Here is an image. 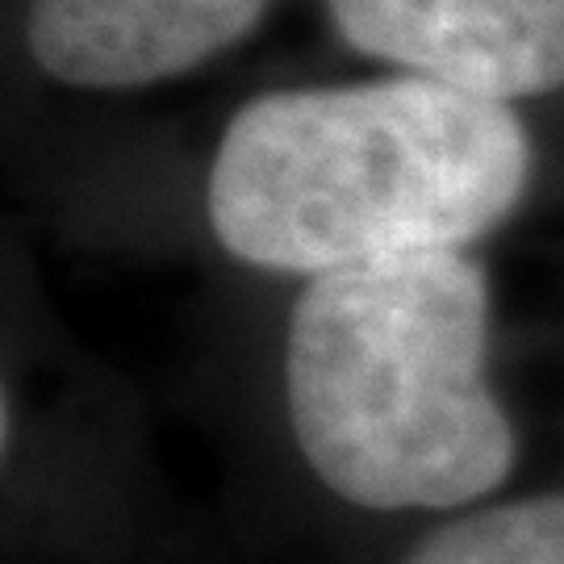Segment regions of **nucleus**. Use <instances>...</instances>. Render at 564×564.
<instances>
[{
  "instance_id": "nucleus-1",
  "label": "nucleus",
  "mask_w": 564,
  "mask_h": 564,
  "mask_svg": "<svg viewBox=\"0 0 564 564\" xmlns=\"http://www.w3.org/2000/svg\"><path fill=\"white\" fill-rule=\"evenodd\" d=\"M51 193L88 239H188L276 284L485 242L564 202V142L527 113L372 72L235 101L188 160L105 147Z\"/></svg>"
},
{
  "instance_id": "nucleus-2",
  "label": "nucleus",
  "mask_w": 564,
  "mask_h": 564,
  "mask_svg": "<svg viewBox=\"0 0 564 564\" xmlns=\"http://www.w3.org/2000/svg\"><path fill=\"white\" fill-rule=\"evenodd\" d=\"M485 251H431L289 284L281 414L314 485L368 514H456L498 498L519 426L494 384Z\"/></svg>"
},
{
  "instance_id": "nucleus-5",
  "label": "nucleus",
  "mask_w": 564,
  "mask_h": 564,
  "mask_svg": "<svg viewBox=\"0 0 564 564\" xmlns=\"http://www.w3.org/2000/svg\"><path fill=\"white\" fill-rule=\"evenodd\" d=\"M402 564H564V489L498 494L444 514Z\"/></svg>"
},
{
  "instance_id": "nucleus-3",
  "label": "nucleus",
  "mask_w": 564,
  "mask_h": 564,
  "mask_svg": "<svg viewBox=\"0 0 564 564\" xmlns=\"http://www.w3.org/2000/svg\"><path fill=\"white\" fill-rule=\"evenodd\" d=\"M289 0H4L13 101L113 109L242 55Z\"/></svg>"
},
{
  "instance_id": "nucleus-4",
  "label": "nucleus",
  "mask_w": 564,
  "mask_h": 564,
  "mask_svg": "<svg viewBox=\"0 0 564 564\" xmlns=\"http://www.w3.org/2000/svg\"><path fill=\"white\" fill-rule=\"evenodd\" d=\"M343 55L527 113L564 142V0H314Z\"/></svg>"
}]
</instances>
